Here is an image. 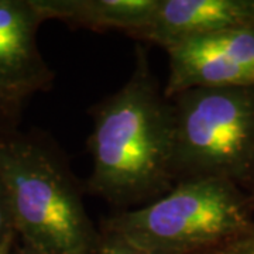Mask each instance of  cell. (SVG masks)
Here are the masks:
<instances>
[{
  "label": "cell",
  "instance_id": "cell-6",
  "mask_svg": "<svg viewBox=\"0 0 254 254\" xmlns=\"http://www.w3.org/2000/svg\"><path fill=\"white\" fill-rule=\"evenodd\" d=\"M43 20L33 1L0 0V89L18 100L53 78L37 48Z\"/></svg>",
  "mask_w": 254,
  "mask_h": 254
},
{
  "label": "cell",
  "instance_id": "cell-10",
  "mask_svg": "<svg viewBox=\"0 0 254 254\" xmlns=\"http://www.w3.org/2000/svg\"><path fill=\"white\" fill-rule=\"evenodd\" d=\"M98 254H148L144 250L131 245L126 239L118 236L115 233L105 232L100 237V245Z\"/></svg>",
  "mask_w": 254,
  "mask_h": 254
},
{
  "label": "cell",
  "instance_id": "cell-3",
  "mask_svg": "<svg viewBox=\"0 0 254 254\" xmlns=\"http://www.w3.org/2000/svg\"><path fill=\"white\" fill-rule=\"evenodd\" d=\"M252 208L233 182L190 180L141 208L119 212L105 222V232L148 254H193L247 229Z\"/></svg>",
  "mask_w": 254,
  "mask_h": 254
},
{
  "label": "cell",
  "instance_id": "cell-11",
  "mask_svg": "<svg viewBox=\"0 0 254 254\" xmlns=\"http://www.w3.org/2000/svg\"><path fill=\"white\" fill-rule=\"evenodd\" d=\"M13 220H11V213H10L9 202L4 188L0 182V240L4 236H7L10 232H13Z\"/></svg>",
  "mask_w": 254,
  "mask_h": 254
},
{
  "label": "cell",
  "instance_id": "cell-14",
  "mask_svg": "<svg viewBox=\"0 0 254 254\" xmlns=\"http://www.w3.org/2000/svg\"><path fill=\"white\" fill-rule=\"evenodd\" d=\"M250 202L253 203V206H254V193H253V195H252V196H250Z\"/></svg>",
  "mask_w": 254,
  "mask_h": 254
},
{
  "label": "cell",
  "instance_id": "cell-13",
  "mask_svg": "<svg viewBox=\"0 0 254 254\" xmlns=\"http://www.w3.org/2000/svg\"><path fill=\"white\" fill-rule=\"evenodd\" d=\"M13 236H14V230L10 232L7 236H4L0 240V254H10L11 243H13Z\"/></svg>",
  "mask_w": 254,
  "mask_h": 254
},
{
  "label": "cell",
  "instance_id": "cell-2",
  "mask_svg": "<svg viewBox=\"0 0 254 254\" xmlns=\"http://www.w3.org/2000/svg\"><path fill=\"white\" fill-rule=\"evenodd\" d=\"M0 182L13 229L40 254H98L100 236L66 164L27 138L0 140Z\"/></svg>",
  "mask_w": 254,
  "mask_h": 254
},
{
  "label": "cell",
  "instance_id": "cell-9",
  "mask_svg": "<svg viewBox=\"0 0 254 254\" xmlns=\"http://www.w3.org/2000/svg\"><path fill=\"white\" fill-rule=\"evenodd\" d=\"M193 254H254V222L236 236Z\"/></svg>",
  "mask_w": 254,
  "mask_h": 254
},
{
  "label": "cell",
  "instance_id": "cell-5",
  "mask_svg": "<svg viewBox=\"0 0 254 254\" xmlns=\"http://www.w3.org/2000/svg\"><path fill=\"white\" fill-rule=\"evenodd\" d=\"M165 51L170 72L164 89L167 99L195 88L254 86L250 47L240 33L192 37L165 47Z\"/></svg>",
  "mask_w": 254,
  "mask_h": 254
},
{
  "label": "cell",
  "instance_id": "cell-8",
  "mask_svg": "<svg viewBox=\"0 0 254 254\" xmlns=\"http://www.w3.org/2000/svg\"><path fill=\"white\" fill-rule=\"evenodd\" d=\"M44 20L58 18L91 30L137 36L151 21L160 0H34Z\"/></svg>",
  "mask_w": 254,
  "mask_h": 254
},
{
  "label": "cell",
  "instance_id": "cell-4",
  "mask_svg": "<svg viewBox=\"0 0 254 254\" xmlns=\"http://www.w3.org/2000/svg\"><path fill=\"white\" fill-rule=\"evenodd\" d=\"M174 178L254 180V86L195 88L173 98Z\"/></svg>",
  "mask_w": 254,
  "mask_h": 254
},
{
  "label": "cell",
  "instance_id": "cell-7",
  "mask_svg": "<svg viewBox=\"0 0 254 254\" xmlns=\"http://www.w3.org/2000/svg\"><path fill=\"white\" fill-rule=\"evenodd\" d=\"M226 31L254 33V0H160L151 21L136 37L165 48Z\"/></svg>",
  "mask_w": 254,
  "mask_h": 254
},
{
  "label": "cell",
  "instance_id": "cell-1",
  "mask_svg": "<svg viewBox=\"0 0 254 254\" xmlns=\"http://www.w3.org/2000/svg\"><path fill=\"white\" fill-rule=\"evenodd\" d=\"M89 147V188L116 206L150 203L175 187L173 103L141 48L128 81L93 112Z\"/></svg>",
  "mask_w": 254,
  "mask_h": 254
},
{
  "label": "cell",
  "instance_id": "cell-12",
  "mask_svg": "<svg viewBox=\"0 0 254 254\" xmlns=\"http://www.w3.org/2000/svg\"><path fill=\"white\" fill-rule=\"evenodd\" d=\"M18 102V99L10 96L9 93L0 89V113H9L11 108Z\"/></svg>",
  "mask_w": 254,
  "mask_h": 254
},
{
  "label": "cell",
  "instance_id": "cell-15",
  "mask_svg": "<svg viewBox=\"0 0 254 254\" xmlns=\"http://www.w3.org/2000/svg\"><path fill=\"white\" fill-rule=\"evenodd\" d=\"M24 254H34V252H33V250H30V252H27V253H24Z\"/></svg>",
  "mask_w": 254,
  "mask_h": 254
}]
</instances>
